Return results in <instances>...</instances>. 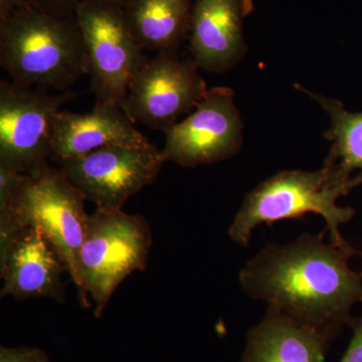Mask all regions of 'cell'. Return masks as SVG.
<instances>
[{
  "label": "cell",
  "mask_w": 362,
  "mask_h": 362,
  "mask_svg": "<svg viewBox=\"0 0 362 362\" xmlns=\"http://www.w3.org/2000/svg\"><path fill=\"white\" fill-rule=\"evenodd\" d=\"M325 233L269 243L243 267L239 282L252 299L335 339L362 302V273L349 265L362 252L349 243L325 242Z\"/></svg>",
  "instance_id": "1"
},
{
  "label": "cell",
  "mask_w": 362,
  "mask_h": 362,
  "mask_svg": "<svg viewBox=\"0 0 362 362\" xmlns=\"http://www.w3.org/2000/svg\"><path fill=\"white\" fill-rule=\"evenodd\" d=\"M86 201L59 168L49 165L33 175L0 168V257L23 228H37L80 292L78 258L90 216Z\"/></svg>",
  "instance_id": "2"
},
{
  "label": "cell",
  "mask_w": 362,
  "mask_h": 362,
  "mask_svg": "<svg viewBox=\"0 0 362 362\" xmlns=\"http://www.w3.org/2000/svg\"><path fill=\"white\" fill-rule=\"evenodd\" d=\"M0 65L13 82L65 92L89 74L76 16L52 13L21 0L0 21Z\"/></svg>",
  "instance_id": "3"
},
{
  "label": "cell",
  "mask_w": 362,
  "mask_h": 362,
  "mask_svg": "<svg viewBox=\"0 0 362 362\" xmlns=\"http://www.w3.org/2000/svg\"><path fill=\"white\" fill-rule=\"evenodd\" d=\"M359 185L356 178L341 175L329 158L318 170L280 171L246 195L228 228V237L235 244L247 247L258 226L300 220L314 214L325 221L331 242L340 246L347 244L340 226L351 221L356 211L338 206L337 201Z\"/></svg>",
  "instance_id": "4"
},
{
  "label": "cell",
  "mask_w": 362,
  "mask_h": 362,
  "mask_svg": "<svg viewBox=\"0 0 362 362\" xmlns=\"http://www.w3.org/2000/svg\"><path fill=\"white\" fill-rule=\"evenodd\" d=\"M151 246V228L142 216L96 209L89 216L78 258L82 306H90V295L94 316L103 315L121 283L134 272L146 270Z\"/></svg>",
  "instance_id": "5"
},
{
  "label": "cell",
  "mask_w": 362,
  "mask_h": 362,
  "mask_svg": "<svg viewBox=\"0 0 362 362\" xmlns=\"http://www.w3.org/2000/svg\"><path fill=\"white\" fill-rule=\"evenodd\" d=\"M71 90H47L0 83V168L33 175L52 158L54 124L62 107L75 99Z\"/></svg>",
  "instance_id": "6"
},
{
  "label": "cell",
  "mask_w": 362,
  "mask_h": 362,
  "mask_svg": "<svg viewBox=\"0 0 362 362\" xmlns=\"http://www.w3.org/2000/svg\"><path fill=\"white\" fill-rule=\"evenodd\" d=\"M77 18L96 102L122 108L135 74L146 57L130 32L123 7L81 0Z\"/></svg>",
  "instance_id": "7"
},
{
  "label": "cell",
  "mask_w": 362,
  "mask_h": 362,
  "mask_svg": "<svg viewBox=\"0 0 362 362\" xmlns=\"http://www.w3.org/2000/svg\"><path fill=\"white\" fill-rule=\"evenodd\" d=\"M192 57L157 54L146 58L131 82L122 110L133 122L166 130L192 113L206 96V83Z\"/></svg>",
  "instance_id": "8"
},
{
  "label": "cell",
  "mask_w": 362,
  "mask_h": 362,
  "mask_svg": "<svg viewBox=\"0 0 362 362\" xmlns=\"http://www.w3.org/2000/svg\"><path fill=\"white\" fill-rule=\"evenodd\" d=\"M243 128L233 90L209 89L189 116L163 131L162 160L192 168L232 158L242 147Z\"/></svg>",
  "instance_id": "9"
},
{
  "label": "cell",
  "mask_w": 362,
  "mask_h": 362,
  "mask_svg": "<svg viewBox=\"0 0 362 362\" xmlns=\"http://www.w3.org/2000/svg\"><path fill=\"white\" fill-rule=\"evenodd\" d=\"M58 164L97 209H122L131 197L157 180L164 161L151 143L144 147H103Z\"/></svg>",
  "instance_id": "10"
},
{
  "label": "cell",
  "mask_w": 362,
  "mask_h": 362,
  "mask_svg": "<svg viewBox=\"0 0 362 362\" xmlns=\"http://www.w3.org/2000/svg\"><path fill=\"white\" fill-rule=\"evenodd\" d=\"M252 9V0H194L188 40L201 70L223 74L244 58V21Z\"/></svg>",
  "instance_id": "11"
},
{
  "label": "cell",
  "mask_w": 362,
  "mask_h": 362,
  "mask_svg": "<svg viewBox=\"0 0 362 362\" xmlns=\"http://www.w3.org/2000/svg\"><path fill=\"white\" fill-rule=\"evenodd\" d=\"M65 265L40 230L23 228L0 257V297L25 301L51 299L65 304Z\"/></svg>",
  "instance_id": "12"
},
{
  "label": "cell",
  "mask_w": 362,
  "mask_h": 362,
  "mask_svg": "<svg viewBox=\"0 0 362 362\" xmlns=\"http://www.w3.org/2000/svg\"><path fill=\"white\" fill-rule=\"evenodd\" d=\"M133 123L122 108L101 102H96L94 108L85 114L61 110L54 124L52 159L66 160L115 145L151 144Z\"/></svg>",
  "instance_id": "13"
},
{
  "label": "cell",
  "mask_w": 362,
  "mask_h": 362,
  "mask_svg": "<svg viewBox=\"0 0 362 362\" xmlns=\"http://www.w3.org/2000/svg\"><path fill=\"white\" fill-rule=\"evenodd\" d=\"M332 338L267 308L247 331L240 362H324Z\"/></svg>",
  "instance_id": "14"
},
{
  "label": "cell",
  "mask_w": 362,
  "mask_h": 362,
  "mask_svg": "<svg viewBox=\"0 0 362 362\" xmlns=\"http://www.w3.org/2000/svg\"><path fill=\"white\" fill-rule=\"evenodd\" d=\"M194 0H126L124 16L142 49L178 54L189 37Z\"/></svg>",
  "instance_id": "15"
},
{
  "label": "cell",
  "mask_w": 362,
  "mask_h": 362,
  "mask_svg": "<svg viewBox=\"0 0 362 362\" xmlns=\"http://www.w3.org/2000/svg\"><path fill=\"white\" fill-rule=\"evenodd\" d=\"M296 89L315 100L330 117V128L324 135L332 142L327 158L341 175L356 178L361 185L362 113L346 111L341 102L315 94L302 86L296 85Z\"/></svg>",
  "instance_id": "16"
},
{
  "label": "cell",
  "mask_w": 362,
  "mask_h": 362,
  "mask_svg": "<svg viewBox=\"0 0 362 362\" xmlns=\"http://www.w3.org/2000/svg\"><path fill=\"white\" fill-rule=\"evenodd\" d=\"M0 362H52L39 347H0Z\"/></svg>",
  "instance_id": "17"
},
{
  "label": "cell",
  "mask_w": 362,
  "mask_h": 362,
  "mask_svg": "<svg viewBox=\"0 0 362 362\" xmlns=\"http://www.w3.org/2000/svg\"><path fill=\"white\" fill-rule=\"evenodd\" d=\"M352 337L339 362H362V316L350 323Z\"/></svg>",
  "instance_id": "18"
},
{
  "label": "cell",
  "mask_w": 362,
  "mask_h": 362,
  "mask_svg": "<svg viewBox=\"0 0 362 362\" xmlns=\"http://www.w3.org/2000/svg\"><path fill=\"white\" fill-rule=\"evenodd\" d=\"M33 4L59 16H76L81 0H30Z\"/></svg>",
  "instance_id": "19"
},
{
  "label": "cell",
  "mask_w": 362,
  "mask_h": 362,
  "mask_svg": "<svg viewBox=\"0 0 362 362\" xmlns=\"http://www.w3.org/2000/svg\"><path fill=\"white\" fill-rule=\"evenodd\" d=\"M21 0H0V21H4L11 16Z\"/></svg>",
  "instance_id": "20"
},
{
  "label": "cell",
  "mask_w": 362,
  "mask_h": 362,
  "mask_svg": "<svg viewBox=\"0 0 362 362\" xmlns=\"http://www.w3.org/2000/svg\"><path fill=\"white\" fill-rule=\"evenodd\" d=\"M97 1L104 2V4H112V6L123 7L126 0H97Z\"/></svg>",
  "instance_id": "21"
}]
</instances>
